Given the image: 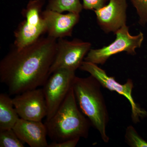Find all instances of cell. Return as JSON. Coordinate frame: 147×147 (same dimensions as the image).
<instances>
[{"label":"cell","instance_id":"obj_1","mask_svg":"<svg viewBox=\"0 0 147 147\" xmlns=\"http://www.w3.org/2000/svg\"><path fill=\"white\" fill-rule=\"evenodd\" d=\"M57 40L41 36L21 49L14 47L0 62V81L9 94H19L43 86L49 78Z\"/></svg>","mask_w":147,"mask_h":147},{"label":"cell","instance_id":"obj_2","mask_svg":"<svg viewBox=\"0 0 147 147\" xmlns=\"http://www.w3.org/2000/svg\"><path fill=\"white\" fill-rule=\"evenodd\" d=\"M77 105L73 88L53 117L45 122L47 135L53 142L87 138L92 125Z\"/></svg>","mask_w":147,"mask_h":147},{"label":"cell","instance_id":"obj_3","mask_svg":"<svg viewBox=\"0 0 147 147\" xmlns=\"http://www.w3.org/2000/svg\"><path fill=\"white\" fill-rule=\"evenodd\" d=\"M100 83L92 75L85 78L75 76L72 84L76 101L81 111L97 129L102 141H109L106 127L109 114Z\"/></svg>","mask_w":147,"mask_h":147},{"label":"cell","instance_id":"obj_4","mask_svg":"<svg viewBox=\"0 0 147 147\" xmlns=\"http://www.w3.org/2000/svg\"><path fill=\"white\" fill-rule=\"evenodd\" d=\"M45 0H30L21 11L24 19L14 31V47L21 49L30 45L46 33L42 18V9Z\"/></svg>","mask_w":147,"mask_h":147},{"label":"cell","instance_id":"obj_5","mask_svg":"<svg viewBox=\"0 0 147 147\" xmlns=\"http://www.w3.org/2000/svg\"><path fill=\"white\" fill-rule=\"evenodd\" d=\"M115 34L116 38L113 42L99 49H91L84 61L102 65L110 57L118 53L125 52L132 56L136 55V49L141 47L144 38L142 32L136 35L130 34L129 28L127 25L118 30Z\"/></svg>","mask_w":147,"mask_h":147},{"label":"cell","instance_id":"obj_6","mask_svg":"<svg viewBox=\"0 0 147 147\" xmlns=\"http://www.w3.org/2000/svg\"><path fill=\"white\" fill-rule=\"evenodd\" d=\"M79 69L88 72L98 81L101 86L112 91L117 92L126 98L131 105V119L134 123L139 122L140 119L147 116L146 111L137 105L131 94L134 84L131 79H127L124 84H120L115 77L108 76L105 70L97 64L86 61H84L82 62Z\"/></svg>","mask_w":147,"mask_h":147},{"label":"cell","instance_id":"obj_7","mask_svg":"<svg viewBox=\"0 0 147 147\" xmlns=\"http://www.w3.org/2000/svg\"><path fill=\"white\" fill-rule=\"evenodd\" d=\"M75 71L60 69L53 72L42 88L47 108L46 120L51 118L65 99L75 78Z\"/></svg>","mask_w":147,"mask_h":147},{"label":"cell","instance_id":"obj_8","mask_svg":"<svg viewBox=\"0 0 147 147\" xmlns=\"http://www.w3.org/2000/svg\"><path fill=\"white\" fill-rule=\"evenodd\" d=\"M91 47L90 42L78 38L70 41L64 38L57 39L56 55L50 67L49 75L60 69L76 71L81 66Z\"/></svg>","mask_w":147,"mask_h":147},{"label":"cell","instance_id":"obj_9","mask_svg":"<svg viewBox=\"0 0 147 147\" xmlns=\"http://www.w3.org/2000/svg\"><path fill=\"white\" fill-rule=\"evenodd\" d=\"M20 118L42 121L47 117V108L42 88H36L16 95L12 98Z\"/></svg>","mask_w":147,"mask_h":147},{"label":"cell","instance_id":"obj_10","mask_svg":"<svg viewBox=\"0 0 147 147\" xmlns=\"http://www.w3.org/2000/svg\"><path fill=\"white\" fill-rule=\"evenodd\" d=\"M126 0H109L102 7L94 10L96 21L105 34L115 33L126 25Z\"/></svg>","mask_w":147,"mask_h":147},{"label":"cell","instance_id":"obj_11","mask_svg":"<svg viewBox=\"0 0 147 147\" xmlns=\"http://www.w3.org/2000/svg\"><path fill=\"white\" fill-rule=\"evenodd\" d=\"M47 36L55 39L72 36L74 28L79 23L80 13L68 12L66 14L46 9L42 11Z\"/></svg>","mask_w":147,"mask_h":147},{"label":"cell","instance_id":"obj_12","mask_svg":"<svg viewBox=\"0 0 147 147\" xmlns=\"http://www.w3.org/2000/svg\"><path fill=\"white\" fill-rule=\"evenodd\" d=\"M13 129L19 139L30 147L48 146L47 128L42 121L20 118Z\"/></svg>","mask_w":147,"mask_h":147},{"label":"cell","instance_id":"obj_13","mask_svg":"<svg viewBox=\"0 0 147 147\" xmlns=\"http://www.w3.org/2000/svg\"><path fill=\"white\" fill-rule=\"evenodd\" d=\"M12 98L8 94H0V131L13 129L20 119Z\"/></svg>","mask_w":147,"mask_h":147},{"label":"cell","instance_id":"obj_14","mask_svg":"<svg viewBox=\"0 0 147 147\" xmlns=\"http://www.w3.org/2000/svg\"><path fill=\"white\" fill-rule=\"evenodd\" d=\"M46 9L61 13H80L83 7L80 0H49Z\"/></svg>","mask_w":147,"mask_h":147},{"label":"cell","instance_id":"obj_15","mask_svg":"<svg viewBox=\"0 0 147 147\" xmlns=\"http://www.w3.org/2000/svg\"><path fill=\"white\" fill-rule=\"evenodd\" d=\"M0 147H24V143L11 129L0 131Z\"/></svg>","mask_w":147,"mask_h":147},{"label":"cell","instance_id":"obj_16","mask_svg":"<svg viewBox=\"0 0 147 147\" xmlns=\"http://www.w3.org/2000/svg\"><path fill=\"white\" fill-rule=\"evenodd\" d=\"M125 142L131 147H147V142L138 134L132 125L127 127L125 131Z\"/></svg>","mask_w":147,"mask_h":147},{"label":"cell","instance_id":"obj_17","mask_svg":"<svg viewBox=\"0 0 147 147\" xmlns=\"http://www.w3.org/2000/svg\"><path fill=\"white\" fill-rule=\"evenodd\" d=\"M139 16L138 23L142 26L147 24V0H130Z\"/></svg>","mask_w":147,"mask_h":147},{"label":"cell","instance_id":"obj_18","mask_svg":"<svg viewBox=\"0 0 147 147\" xmlns=\"http://www.w3.org/2000/svg\"><path fill=\"white\" fill-rule=\"evenodd\" d=\"M109 0H82L83 9L95 10L102 7Z\"/></svg>","mask_w":147,"mask_h":147},{"label":"cell","instance_id":"obj_19","mask_svg":"<svg viewBox=\"0 0 147 147\" xmlns=\"http://www.w3.org/2000/svg\"><path fill=\"white\" fill-rule=\"evenodd\" d=\"M80 139V138H75L60 142H53L49 144L48 147H74L77 144Z\"/></svg>","mask_w":147,"mask_h":147}]
</instances>
